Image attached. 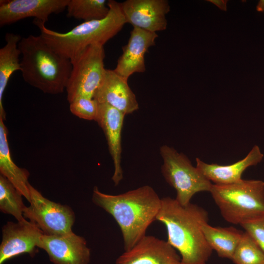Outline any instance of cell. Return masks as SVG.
Here are the masks:
<instances>
[{"mask_svg":"<svg viewBox=\"0 0 264 264\" xmlns=\"http://www.w3.org/2000/svg\"><path fill=\"white\" fill-rule=\"evenodd\" d=\"M208 212L197 204L182 205L176 198H161L156 220L163 223L168 242L179 254L181 264H206L212 253L201 226L208 223Z\"/></svg>","mask_w":264,"mask_h":264,"instance_id":"6da1fadb","label":"cell"},{"mask_svg":"<svg viewBox=\"0 0 264 264\" xmlns=\"http://www.w3.org/2000/svg\"><path fill=\"white\" fill-rule=\"evenodd\" d=\"M92 201L110 214L118 224L124 251L131 249L146 235L161 206V198L149 185L116 195L102 193L95 186Z\"/></svg>","mask_w":264,"mask_h":264,"instance_id":"7a4b0ae2","label":"cell"},{"mask_svg":"<svg viewBox=\"0 0 264 264\" xmlns=\"http://www.w3.org/2000/svg\"><path fill=\"white\" fill-rule=\"evenodd\" d=\"M18 47L24 81L45 93H62L71 73L70 60L56 52L40 35L22 38Z\"/></svg>","mask_w":264,"mask_h":264,"instance_id":"3957f363","label":"cell"},{"mask_svg":"<svg viewBox=\"0 0 264 264\" xmlns=\"http://www.w3.org/2000/svg\"><path fill=\"white\" fill-rule=\"evenodd\" d=\"M108 6L110 11L105 18L84 22L65 33L48 29L44 22L38 20L34 19L33 23L39 28L40 35L52 49L71 60L90 45L104 46L126 23L120 2L109 0Z\"/></svg>","mask_w":264,"mask_h":264,"instance_id":"277c9868","label":"cell"},{"mask_svg":"<svg viewBox=\"0 0 264 264\" xmlns=\"http://www.w3.org/2000/svg\"><path fill=\"white\" fill-rule=\"evenodd\" d=\"M227 222L242 224L264 215V181L242 179L229 185L213 184L209 192Z\"/></svg>","mask_w":264,"mask_h":264,"instance_id":"5b68a950","label":"cell"},{"mask_svg":"<svg viewBox=\"0 0 264 264\" xmlns=\"http://www.w3.org/2000/svg\"><path fill=\"white\" fill-rule=\"evenodd\" d=\"M160 154L163 160L162 176L176 190V199L178 203L186 205L196 194L210 192L213 183L184 154L166 145L160 147Z\"/></svg>","mask_w":264,"mask_h":264,"instance_id":"8992f818","label":"cell"},{"mask_svg":"<svg viewBox=\"0 0 264 264\" xmlns=\"http://www.w3.org/2000/svg\"><path fill=\"white\" fill-rule=\"evenodd\" d=\"M105 57L104 46L95 44L70 60L72 69L66 88L69 103L80 97L93 98L106 69Z\"/></svg>","mask_w":264,"mask_h":264,"instance_id":"52a82bcc","label":"cell"},{"mask_svg":"<svg viewBox=\"0 0 264 264\" xmlns=\"http://www.w3.org/2000/svg\"><path fill=\"white\" fill-rule=\"evenodd\" d=\"M30 205L25 208L23 217L35 224L44 235H64L73 233L75 214L68 206L51 201L30 184Z\"/></svg>","mask_w":264,"mask_h":264,"instance_id":"ba28073f","label":"cell"},{"mask_svg":"<svg viewBox=\"0 0 264 264\" xmlns=\"http://www.w3.org/2000/svg\"><path fill=\"white\" fill-rule=\"evenodd\" d=\"M44 234L35 224L26 220L7 222L2 228L0 264L23 253L35 254Z\"/></svg>","mask_w":264,"mask_h":264,"instance_id":"9c48e42d","label":"cell"},{"mask_svg":"<svg viewBox=\"0 0 264 264\" xmlns=\"http://www.w3.org/2000/svg\"><path fill=\"white\" fill-rule=\"evenodd\" d=\"M120 6L126 23L133 27L153 33L167 27L170 6L166 0H127Z\"/></svg>","mask_w":264,"mask_h":264,"instance_id":"30bf717a","label":"cell"},{"mask_svg":"<svg viewBox=\"0 0 264 264\" xmlns=\"http://www.w3.org/2000/svg\"><path fill=\"white\" fill-rule=\"evenodd\" d=\"M38 247L53 264H88L90 251L84 238L73 232L60 236L43 235Z\"/></svg>","mask_w":264,"mask_h":264,"instance_id":"8fae6325","label":"cell"},{"mask_svg":"<svg viewBox=\"0 0 264 264\" xmlns=\"http://www.w3.org/2000/svg\"><path fill=\"white\" fill-rule=\"evenodd\" d=\"M69 0H0V26L33 17L45 23L49 16L66 8Z\"/></svg>","mask_w":264,"mask_h":264,"instance_id":"7c38bea8","label":"cell"},{"mask_svg":"<svg viewBox=\"0 0 264 264\" xmlns=\"http://www.w3.org/2000/svg\"><path fill=\"white\" fill-rule=\"evenodd\" d=\"M115 264H181L176 250L167 241L145 235L116 260Z\"/></svg>","mask_w":264,"mask_h":264,"instance_id":"4fadbf2b","label":"cell"},{"mask_svg":"<svg viewBox=\"0 0 264 264\" xmlns=\"http://www.w3.org/2000/svg\"><path fill=\"white\" fill-rule=\"evenodd\" d=\"M123 112L106 103H99L96 122L102 129L111 156L114 173L111 177L114 185H118L123 178L121 167V132L124 117Z\"/></svg>","mask_w":264,"mask_h":264,"instance_id":"5bb4252c","label":"cell"},{"mask_svg":"<svg viewBox=\"0 0 264 264\" xmlns=\"http://www.w3.org/2000/svg\"><path fill=\"white\" fill-rule=\"evenodd\" d=\"M158 35L136 27H133L127 44L122 47L114 71L126 79L134 73L145 71L144 56L148 48L155 44Z\"/></svg>","mask_w":264,"mask_h":264,"instance_id":"9a60e30c","label":"cell"},{"mask_svg":"<svg viewBox=\"0 0 264 264\" xmlns=\"http://www.w3.org/2000/svg\"><path fill=\"white\" fill-rule=\"evenodd\" d=\"M124 78L114 70L106 69L104 78L93 99L98 103H106L125 115L139 108L136 96Z\"/></svg>","mask_w":264,"mask_h":264,"instance_id":"2e32d148","label":"cell"},{"mask_svg":"<svg viewBox=\"0 0 264 264\" xmlns=\"http://www.w3.org/2000/svg\"><path fill=\"white\" fill-rule=\"evenodd\" d=\"M264 157L259 147L254 145L244 158L233 164H208L196 158V167L213 184L229 185L242 180L243 172L249 167L260 163Z\"/></svg>","mask_w":264,"mask_h":264,"instance_id":"e0dca14e","label":"cell"},{"mask_svg":"<svg viewBox=\"0 0 264 264\" xmlns=\"http://www.w3.org/2000/svg\"><path fill=\"white\" fill-rule=\"evenodd\" d=\"M8 130L4 121L0 118V172L7 178L17 190L30 202L27 170L18 167L13 161L9 147Z\"/></svg>","mask_w":264,"mask_h":264,"instance_id":"ac0fdd59","label":"cell"},{"mask_svg":"<svg viewBox=\"0 0 264 264\" xmlns=\"http://www.w3.org/2000/svg\"><path fill=\"white\" fill-rule=\"evenodd\" d=\"M20 35L7 33L5 44L0 49V118L6 120V112L3 106V96L8 81L16 71L21 70V52L18 47L22 39Z\"/></svg>","mask_w":264,"mask_h":264,"instance_id":"d6986e66","label":"cell"},{"mask_svg":"<svg viewBox=\"0 0 264 264\" xmlns=\"http://www.w3.org/2000/svg\"><path fill=\"white\" fill-rule=\"evenodd\" d=\"M201 228L212 250L219 257L232 260L244 232L234 227H213L208 223L203 224Z\"/></svg>","mask_w":264,"mask_h":264,"instance_id":"ffe728a7","label":"cell"},{"mask_svg":"<svg viewBox=\"0 0 264 264\" xmlns=\"http://www.w3.org/2000/svg\"><path fill=\"white\" fill-rule=\"evenodd\" d=\"M66 9L68 17L84 22L104 19L110 11L106 0H69Z\"/></svg>","mask_w":264,"mask_h":264,"instance_id":"44dd1931","label":"cell"},{"mask_svg":"<svg viewBox=\"0 0 264 264\" xmlns=\"http://www.w3.org/2000/svg\"><path fill=\"white\" fill-rule=\"evenodd\" d=\"M22 196L7 178L2 175H0L1 212L13 216L18 221L25 220L23 211L26 206L23 202Z\"/></svg>","mask_w":264,"mask_h":264,"instance_id":"7402d4cb","label":"cell"},{"mask_svg":"<svg viewBox=\"0 0 264 264\" xmlns=\"http://www.w3.org/2000/svg\"><path fill=\"white\" fill-rule=\"evenodd\" d=\"M231 260L235 264H264V252L244 231Z\"/></svg>","mask_w":264,"mask_h":264,"instance_id":"603a6c76","label":"cell"},{"mask_svg":"<svg viewBox=\"0 0 264 264\" xmlns=\"http://www.w3.org/2000/svg\"><path fill=\"white\" fill-rule=\"evenodd\" d=\"M69 104L70 110L75 116L85 120L96 121L99 103L93 98L80 97Z\"/></svg>","mask_w":264,"mask_h":264,"instance_id":"cb8c5ba5","label":"cell"},{"mask_svg":"<svg viewBox=\"0 0 264 264\" xmlns=\"http://www.w3.org/2000/svg\"><path fill=\"white\" fill-rule=\"evenodd\" d=\"M240 225L264 252V215Z\"/></svg>","mask_w":264,"mask_h":264,"instance_id":"d4e9b609","label":"cell"},{"mask_svg":"<svg viewBox=\"0 0 264 264\" xmlns=\"http://www.w3.org/2000/svg\"><path fill=\"white\" fill-rule=\"evenodd\" d=\"M207 1H209L215 5H216L220 10L226 11L227 10V2L228 0H207Z\"/></svg>","mask_w":264,"mask_h":264,"instance_id":"484cf974","label":"cell"},{"mask_svg":"<svg viewBox=\"0 0 264 264\" xmlns=\"http://www.w3.org/2000/svg\"><path fill=\"white\" fill-rule=\"evenodd\" d=\"M256 10L258 12H264V0H259L256 6Z\"/></svg>","mask_w":264,"mask_h":264,"instance_id":"4316f807","label":"cell"}]
</instances>
